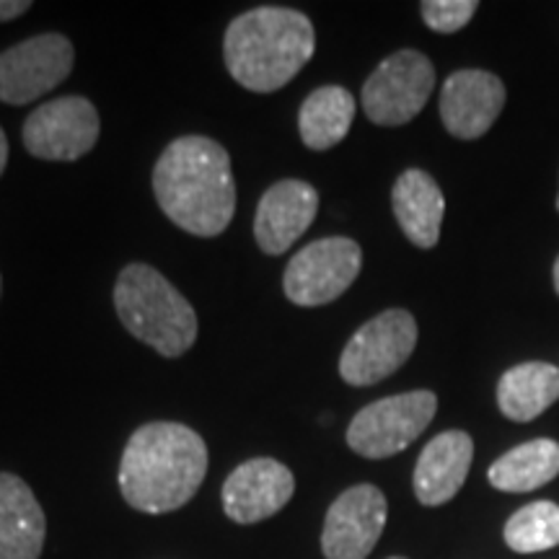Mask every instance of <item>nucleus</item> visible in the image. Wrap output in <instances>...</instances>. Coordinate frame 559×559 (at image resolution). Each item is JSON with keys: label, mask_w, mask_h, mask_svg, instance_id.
I'll return each mask as SVG.
<instances>
[{"label": "nucleus", "mask_w": 559, "mask_h": 559, "mask_svg": "<svg viewBox=\"0 0 559 559\" xmlns=\"http://www.w3.org/2000/svg\"><path fill=\"white\" fill-rule=\"evenodd\" d=\"M153 192L166 218L200 239L221 236L236 215L228 151L202 135H185L166 145L153 166Z\"/></svg>", "instance_id": "1"}, {"label": "nucleus", "mask_w": 559, "mask_h": 559, "mask_svg": "<svg viewBox=\"0 0 559 559\" xmlns=\"http://www.w3.org/2000/svg\"><path fill=\"white\" fill-rule=\"evenodd\" d=\"M207 474V445L179 423H148L132 432L120 461V489L140 513H171L187 506Z\"/></svg>", "instance_id": "2"}, {"label": "nucleus", "mask_w": 559, "mask_h": 559, "mask_svg": "<svg viewBox=\"0 0 559 559\" xmlns=\"http://www.w3.org/2000/svg\"><path fill=\"white\" fill-rule=\"evenodd\" d=\"M317 50L311 19L296 9L262 5L236 16L223 39V60L239 86L272 94L296 79Z\"/></svg>", "instance_id": "3"}, {"label": "nucleus", "mask_w": 559, "mask_h": 559, "mask_svg": "<svg viewBox=\"0 0 559 559\" xmlns=\"http://www.w3.org/2000/svg\"><path fill=\"white\" fill-rule=\"evenodd\" d=\"M117 317L138 342L164 358H179L198 340L192 304L151 264H128L115 285Z\"/></svg>", "instance_id": "4"}, {"label": "nucleus", "mask_w": 559, "mask_h": 559, "mask_svg": "<svg viewBox=\"0 0 559 559\" xmlns=\"http://www.w3.org/2000/svg\"><path fill=\"white\" fill-rule=\"evenodd\" d=\"M438 396L428 389L394 394L362 407L347 428V445L362 459H389L409 449L428 430Z\"/></svg>", "instance_id": "5"}, {"label": "nucleus", "mask_w": 559, "mask_h": 559, "mask_svg": "<svg viewBox=\"0 0 559 559\" xmlns=\"http://www.w3.org/2000/svg\"><path fill=\"white\" fill-rule=\"evenodd\" d=\"M417 347V321L409 311L389 309L349 337L340 355V376L349 386H376L396 373Z\"/></svg>", "instance_id": "6"}, {"label": "nucleus", "mask_w": 559, "mask_h": 559, "mask_svg": "<svg viewBox=\"0 0 559 559\" xmlns=\"http://www.w3.org/2000/svg\"><path fill=\"white\" fill-rule=\"evenodd\" d=\"M436 86V68L417 50H400L381 62L362 86L366 117L381 128H400L415 120Z\"/></svg>", "instance_id": "7"}, {"label": "nucleus", "mask_w": 559, "mask_h": 559, "mask_svg": "<svg viewBox=\"0 0 559 559\" xmlns=\"http://www.w3.org/2000/svg\"><path fill=\"white\" fill-rule=\"evenodd\" d=\"M362 267V249L345 236L311 241L288 262L283 275V290L290 304L313 309L326 306L355 283Z\"/></svg>", "instance_id": "8"}, {"label": "nucleus", "mask_w": 559, "mask_h": 559, "mask_svg": "<svg viewBox=\"0 0 559 559\" xmlns=\"http://www.w3.org/2000/svg\"><path fill=\"white\" fill-rule=\"evenodd\" d=\"M73 62V41L58 32L19 41L0 52V102L11 107L37 102L68 79Z\"/></svg>", "instance_id": "9"}, {"label": "nucleus", "mask_w": 559, "mask_h": 559, "mask_svg": "<svg viewBox=\"0 0 559 559\" xmlns=\"http://www.w3.org/2000/svg\"><path fill=\"white\" fill-rule=\"evenodd\" d=\"M99 111L86 96H60L26 117L24 145L41 160H79L99 140Z\"/></svg>", "instance_id": "10"}, {"label": "nucleus", "mask_w": 559, "mask_h": 559, "mask_svg": "<svg viewBox=\"0 0 559 559\" xmlns=\"http://www.w3.org/2000/svg\"><path fill=\"white\" fill-rule=\"evenodd\" d=\"M389 519L386 495L373 485H355L332 502L321 531L326 559H366L379 544Z\"/></svg>", "instance_id": "11"}, {"label": "nucleus", "mask_w": 559, "mask_h": 559, "mask_svg": "<svg viewBox=\"0 0 559 559\" xmlns=\"http://www.w3.org/2000/svg\"><path fill=\"white\" fill-rule=\"evenodd\" d=\"M296 492V477L275 459H249L236 466L223 481V510L230 521L249 523L267 521L288 506Z\"/></svg>", "instance_id": "12"}, {"label": "nucleus", "mask_w": 559, "mask_h": 559, "mask_svg": "<svg viewBox=\"0 0 559 559\" xmlns=\"http://www.w3.org/2000/svg\"><path fill=\"white\" fill-rule=\"evenodd\" d=\"M506 86L487 70H456L440 91V120L459 140H477L498 122Z\"/></svg>", "instance_id": "13"}, {"label": "nucleus", "mask_w": 559, "mask_h": 559, "mask_svg": "<svg viewBox=\"0 0 559 559\" xmlns=\"http://www.w3.org/2000/svg\"><path fill=\"white\" fill-rule=\"evenodd\" d=\"M319 213V192L304 179H283L262 194L257 205L254 239L264 254H285Z\"/></svg>", "instance_id": "14"}, {"label": "nucleus", "mask_w": 559, "mask_h": 559, "mask_svg": "<svg viewBox=\"0 0 559 559\" xmlns=\"http://www.w3.org/2000/svg\"><path fill=\"white\" fill-rule=\"evenodd\" d=\"M474 440L464 430H445L425 445L415 466V495L423 506L438 508L453 500L469 477Z\"/></svg>", "instance_id": "15"}, {"label": "nucleus", "mask_w": 559, "mask_h": 559, "mask_svg": "<svg viewBox=\"0 0 559 559\" xmlns=\"http://www.w3.org/2000/svg\"><path fill=\"white\" fill-rule=\"evenodd\" d=\"M47 519L32 487L16 474L0 472V559H39Z\"/></svg>", "instance_id": "16"}, {"label": "nucleus", "mask_w": 559, "mask_h": 559, "mask_svg": "<svg viewBox=\"0 0 559 559\" xmlns=\"http://www.w3.org/2000/svg\"><path fill=\"white\" fill-rule=\"evenodd\" d=\"M391 205L404 236L419 249H432L440 241L445 198L438 181L423 169H407L391 190Z\"/></svg>", "instance_id": "17"}, {"label": "nucleus", "mask_w": 559, "mask_h": 559, "mask_svg": "<svg viewBox=\"0 0 559 559\" xmlns=\"http://www.w3.org/2000/svg\"><path fill=\"white\" fill-rule=\"evenodd\" d=\"M559 400V368L551 362H521L502 373L498 407L513 423H531Z\"/></svg>", "instance_id": "18"}, {"label": "nucleus", "mask_w": 559, "mask_h": 559, "mask_svg": "<svg viewBox=\"0 0 559 559\" xmlns=\"http://www.w3.org/2000/svg\"><path fill=\"white\" fill-rule=\"evenodd\" d=\"M559 477V443L536 438L515 445L489 466V485L500 492H531Z\"/></svg>", "instance_id": "19"}, {"label": "nucleus", "mask_w": 559, "mask_h": 559, "mask_svg": "<svg viewBox=\"0 0 559 559\" xmlns=\"http://www.w3.org/2000/svg\"><path fill=\"white\" fill-rule=\"evenodd\" d=\"M355 120V96L342 86L311 91L298 115L300 140L311 151H330L342 143Z\"/></svg>", "instance_id": "20"}, {"label": "nucleus", "mask_w": 559, "mask_h": 559, "mask_svg": "<svg viewBox=\"0 0 559 559\" xmlns=\"http://www.w3.org/2000/svg\"><path fill=\"white\" fill-rule=\"evenodd\" d=\"M506 544L519 555L555 549L559 544V506L549 500H536L515 510L506 523Z\"/></svg>", "instance_id": "21"}, {"label": "nucleus", "mask_w": 559, "mask_h": 559, "mask_svg": "<svg viewBox=\"0 0 559 559\" xmlns=\"http://www.w3.org/2000/svg\"><path fill=\"white\" fill-rule=\"evenodd\" d=\"M477 9V0H425V3L419 5L423 21L438 34H453L464 29Z\"/></svg>", "instance_id": "22"}, {"label": "nucleus", "mask_w": 559, "mask_h": 559, "mask_svg": "<svg viewBox=\"0 0 559 559\" xmlns=\"http://www.w3.org/2000/svg\"><path fill=\"white\" fill-rule=\"evenodd\" d=\"M29 9H32L29 0H0V24H3V21L24 16Z\"/></svg>", "instance_id": "23"}, {"label": "nucleus", "mask_w": 559, "mask_h": 559, "mask_svg": "<svg viewBox=\"0 0 559 559\" xmlns=\"http://www.w3.org/2000/svg\"><path fill=\"white\" fill-rule=\"evenodd\" d=\"M5 164H9V138H5L3 128H0V177H3Z\"/></svg>", "instance_id": "24"}, {"label": "nucleus", "mask_w": 559, "mask_h": 559, "mask_svg": "<svg viewBox=\"0 0 559 559\" xmlns=\"http://www.w3.org/2000/svg\"><path fill=\"white\" fill-rule=\"evenodd\" d=\"M555 290H557V296H559V257H557V262H555Z\"/></svg>", "instance_id": "25"}, {"label": "nucleus", "mask_w": 559, "mask_h": 559, "mask_svg": "<svg viewBox=\"0 0 559 559\" xmlns=\"http://www.w3.org/2000/svg\"><path fill=\"white\" fill-rule=\"evenodd\" d=\"M0 293H3V277H0Z\"/></svg>", "instance_id": "26"}, {"label": "nucleus", "mask_w": 559, "mask_h": 559, "mask_svg": "<svg viewBox=\"0 0 559 559\" xmlns=\"http://www.w3.org/2000/svg\"><path fill=\"white\" fill-rule=\"evenodd\" d=\"M389 559H407V557H389Z\"/></svg>", "instance_id": "27"}, {"label": "nucleus", "mask_w": 559, "mask_h": 559, "mask_svg": "<svg viewBox=\"0 0 559 559\" xmlns=\"http://www.w3.org/2000/svg\"><path fill=\"white\" fill-rule=\"evenodd\" d=\"M557 210H559V194H557Z\"/></svg>", "instance_id": "28"}]
</instances>
